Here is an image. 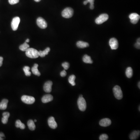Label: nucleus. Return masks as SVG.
Wrapping results in <instances>:
<instances>
[{
    "label": "nucleus",
    "mask_w": 140,
    "mask_h": 140,
    "mask_svg": "<svg viewBox=\"0 0 140 140\" xmlns=\"http://www.w3.org/2000/svg\"><path fill=\"white\" fill-rule=\"evenodd\" d=\"M38 67V65L37 64H34L33 67H32V71L33 74H34V75L39 76L40 75V73L37 69Z\"/></svg>",
    "instance_id": "a211bd4d"
},
{
    "label": "nucleus",
    "mask_w": 140,
    "mask_h": 140,
    "mask_svg": "<svg viewBox=\"0 0 140 140\" xmlns=\"http://www.w3.org/2000/svg\"><path fill=\"white\" fill-rule=\"evenodd\" d=\"M53 97L50 94L46 95L42 98V101L44 103H47L53 100Z\"/></svg>",
    "instance_id": "4468645a"
},
{
    "label": "nucleus",
    "mask_w": 140,
    "mask_h": 140,
    "mask_svg": "<svg viewBox=\"0 0 140 140\" xmlns=\"http://www.w3.org/2000/svg\"><path fill=\"white\" fill-rule=\"evenodd\" d=\"M109 44L112 50H116L118 48V42L116 38H111L109 40Z\"/></svg>",
    "instance_id": "9d476101"
},
{
    "label": "nucleus",
    "mask_w": 140,
    "mask_h": 140,
    "mask_svg": "<svg viewBox=\"0 0 140 140\" xmlns=\"http://www.w3.org/2000/svg\"><path fill=\"white\" fill-rule=\"evenodd\" d=\"M108 18L109 16L108 14H102L96 19L95 22L97 24L100 25L107 21Z\"/></svg>",
    "instance_id": "39448f33"
},
{
    "label": "nucleus",
    "mask_w": 140,
    "mask_h": 140,
    "mask_svg": "<svg viewBox=\"0 0 140 140\" xmlns=\"http://www.w3.org/2000/svg\"><path fill=\"white\" fill-rule=\"evenodd\" d=\"M34 121V122H37V120H36V119H35Z\"/></svg>",
    "instance_id": "37998d69"
},
{
    "label": "nucleus",
    "mask_w": 140,
    "mask_h": 140,
    "mask_svg": "<svg viewBox=\"0 0 140 140\" xmlns=\"http://www.w3.org/2000/svg\"><path fill=\"white\" fill-rule=\"evenodd\" d=\"M79 97H83V95H81L80 96H79Z\"/></svg>",
    "instance_id": "79ce46f5"
},
{
    "label": "nucleus",
    "mask_w": 140,
    "mask_h": 140,
    "mask_svg": "<svg viewBox=\"0 0 140 140\" xmlns=\"http://www.w3.org/2000/svg\"><path fill=\"white\" fill-rule=\"evenodd\" d=\"M83 60L84 63L86 64H91L93 62L91 57L87 55H85L83 56Z\"/></svg>",
    "instance_id": "aec40b11"
},
{
    "label": "nucleus",
    "mask_w": 140,
    "mask_h": 140,
    "mask_svg": "<svg viewBox=\"0 0 140 140\" xmlns=\"http://www.w3.org/2000/svg\"><path fill=\"white\" fill-rule=\"evenodd\" d=\"M3 117L2 118V123L6 124L8 123V119L10 116V114L9 112H4L3 114Z\"/></svg>",
    "instance_id": "dca6fc26"
},
{
    "label": "nucleus",
    "mask_w": 140,
    "mask_h": 140,
    "mask_svg": "<svg viewBox=\"0 0 140 140\" xmlns=\"http://www.w3.org/2000/svg\"><path fill=\"white\" fill-rule=\"evenodd\" d=\"M111 124V120L107 118L101 119L99 122V125L101 126H103V127L109 126Z\"/></svg>",
    "instance_id": "ddd939ff"
},
{
    "label": "nucleus",
    "mask_w": 140,
    "mask_h": 140,
    "mask_svg": "<svg viewBox=\"0 0 140 140\" xmlns=\"http://www.w3.org/2000/svg\"><path fill=\"white\" fill-rule=\"evenodd\" d=\"M5 134H4L3 133L0 132V137H5Z\"/></svg>",
    "instance_id": "f704fd0d"
},
{
    "label": "nucleus",
    "mask_w": 140,
    "mask_h": 140,
    "mask_svg": "<svg viewBox=\"0 0 140 140\" xmlns=\"http://www.w3.org/2000/svg\"><path fill=\"white\" fill-rule=\"evenodd\" d=\"M108 139V136L106 134H102L99 137L100 140H107Z\"/></svg>",
    "instance_id": "cd10ccee"
},
{
    "label": "nucleus",
    "mask_w": 140,
    "mask_h": 140,
    "mask_svg": "<svg viewBox=\"0 0 140 140\" xmlns=\"http://www.w3.org/2000/svg\"><path fill=\"white\" fill-rule=\"evenodd\" d=\"M140 134V131H134L130 135V139L132 140L137 139V138L139 137Z\"/></svg>",
    "instance_id": "2eb2a0df"
},
{
    "label": "nucleus",
    "mask_w": 140,
    "mask_h": 140,
    "mask_svg": "<svg viewBox=\"0 0 140 140\" xmlns=\"http://www.w3.org/2000/svg\"><path fill=\"white\" fill-rule=\"evenodd\" d=\"M29 45L25 42L24 44L21 45V46H20L19 48L20 50L22 51H26L29 48Z\"/></svg>",
    "instance_id": "a878e982"
},
{
    "label": "nucleus",
    "mask_w": 140,
    "mask_h": 140,
    "mask_svg": "<svg viewBox=\"0 0 140 140\" xmlns=\"http://www.w3.org/2000/svg\"><path fill=\"white\" fill-rule=\"evenodd\" d=\"M138 87L140 88V81L138 83Z\"/></svg>",
    "instance_id": "58836bf2"
},
{
    "label": "nucleus",
    "mask_w": 140,
    "mask_h": 140,
    "mask_svg": "<svg viewBox=\"0 0 140 140\" xmlns=\"http://www.w3.org/2000/svg\"><path fill=\"white\" fill-rule=\"evenodd\" d=\"M29 41H30V40L29 39H27V40H26V42H27H27H29Z\"/></svg>",
    "instance_id": "4c0bfd02"
},
{
    "label": "nucleus",
    "mask_w": 140,
    "mask_h": 140,
    "mask_svg": "<svg viewBox=\"0 0 140 140\" xmlns=\"http://www.w3.org/2000/svg\"><path fill=\"white\" fill-rule=\"evenodd\" d=\"M62 66L64 67L65 70H67L69 67V64L68 62H64L62 64Z\"/></svg>",
    "instance_id": "c756f323"
},
{
    "label": "nucleus",
    "mask_w": 140,
    "mask_h": 140,
    "mask_svg": "<svg viewBox=\"0 0 140 140\" xmlns=\"http://www.w3.org/2000/svg\"><path fill=\"white\" fill-rule=\"evenodd\" d=\"M25 52L26 56L31 59H36L39 56V52L34 48H29Z\"/></svg>",
    "instance_id": "f257e3e1"
},
{
    "label": "nucleus",
    "mask_w": 140,
    "mask_h": 140,
    "mask_svg": "<svg viewBox=\"0 0 140 140\" xmlns=\"http://www.w3.org/2000/svg\"><path fill=\"white\" fill-rule=\"evenodd\" d=\"M16 128H20L21 129H24L25 128V126L23 123H22L21 121L17 120L16 122Z\"/></svg>",
    "instance_id": "b1692460"
},
{
    "label": "nucleus",
    "mask_w": 140,
    "mask_h": 140,
    "mask_svg": "<svg viewBox=\"0 0 140 140\" xmlns=\"http://www.w3.org/2000/svg\"><path fill=\"white\" fill-rule=\"evenodd\" d=\"M30 68L28 66H25L23 68V70L25 75L27 76H31V72L29 71Z\"/></svg>",
    "instance_id": "bb28decb"
},
{
    "label": "nucleus",
    "mask_w": 140,
    "mask_h": 140,
    "mask_svg": "<svg viewBox=\"0 0 140 140\" xmlns=\"http://www.w3.org/2000/svg\"><path fill=\"white\" fill-rule=\"evenodd\" d=\"M113 91L115 98L118 100H121L123 98V95L120 87L118 85L115 86L113 88Z\"/></svg>",
    "instance_id": "f03ea898"
},
{
    "label": "nucleus",
    "mask_w": 140,
    "mask_h": 140,
    "mask_svg": "<svg viewBox=\"0 0 140 140\" xmlns=\"http://www.w3.org/2000/svg\"><path fill=\"white\" fill-rule=\"evenodd\" d=\"M129 18L130 19L131 23L133 24H137L140 18V15L136 13H133L129 15Z\"/></svg>",
    "instance_id": "1a4fd4ad"
},
{
    "label": "nucleus",
    "mask_w": 140,
    "mask_h": 140,
    "mask_svg": "<svg viewBox=\"0 0 140 140\" xmlns=\"http://www.w3.org/2000/svg\"><path fill=\"white\" fill-rule=\"evenodd\" d=\"M50 48L48 47L44 51H39V56L40 57H44L46 55H48V53L50 52Z\"/></svg>",
    "instance_id": "412c9836"
},
{
    "label": "nucleus",
    "mask_w": 140,
    "mask_h": 140,
    "mask_svg": "<svg viewBox=\"0 0 140 140\" xmlns=\"http://www.w3.org/2000/svg\"><path fill=\"white\" fill-rule=\"evenodd\" d=\"M126 75L128 78H130L133 76V70L131 67H128L126 69L125 72Z\"/></svg>",
    "instance_id": "5701e85b"
},
{
    "label": "nucleus",
    "mask_w": 140,
    "mask_h": 140,
    "mask_svg": "<svg viewBox=\"0 0 140 140\" xmlns=\"http://www.w3.org/2000/svg\"><path fill=\"white\" fill-rule=\"evenodd\" d=\"M76 79V76L75 75H72L70 76L69 78V82L72 86H75L76 83L75 82V80Z\"/></svg>",
    "instance_id": "393cba45"
},
{
    "label": "nucleus",
    "mask_w": 140,
    "mask_h": 140,
    "mask_svg": "<svg viewBox=\"0 0 140 140\" xmlns=\"http://www.w3.org/2000/svg\"><path fill=\"white\" fill-rule=\"evenodd\" d=\"M27 125L28 128H29L30 130H31L33 131L35 129V125L34 121L30 119L28 121Z\"/></svg>",
    "instance_id": "4be33fe9"
},
{
    "label": "nucleus",
    "mask_w": 140,
    "mask_h": 140,
    "mask_svg": "<svg viewBox=\"0 0 140 140\" xmlns=\"http://www.w3.org/2000/svg\"><path fill=\"white\" fill-rule=\"evenodd\" d=\"M23 102L27 104H32L34 103L35 99L34 97L27 96H23L21 98Z\"/></svg>",
    "instance_id": "423d86ee"
},
{
    "label": "nucleus",
    "mask_w": 140,
    "mask_h": 140,
    "mask_svg": "<svg viewBox=\"0 0 140 140\" xmlns=\"http://www.w3.org/2000/svg\"><path fill=\"white\" fill-rule=\"evenodd\" d=\"M48 124L49 126L52 129H55L57 127V124L55 121L54 118L53 117H50L48 119Z\"/></svg>",
    "instance_id": "f8f14e48"
},
{
    "label": "nucleus",
    "mask_w": 140,
    "mask_h": 140,
    "mask_svg": "<svg viewBox=\"0 0 140 140\" xmlns=\"http://www.w3.org/2000/svg\"><path fill=\"white\" fill-rule=\"evenodd\" d=\"M41 0H34V1H35L36 2H39Z\"/></svg>",
    "instance_id": "ea45409f"
},
{
    "label": "nucleus",
    "mask_w": 140,
    "mask_h": 140,
    "mask_svg": "<svg viewBox=\"0 0 140 140\" xmlns=\"http://www.w3.org/2000/svg\"><path fill=\"white\" fill-rule=\"evenodd\" d=\"M135 47L136 48H137V49H140V43L136 42V43L135 44Z\"/></svg>",
    "instance_id": "473e14b6"
},
{
    "label": "nucleus",
    "mask_w": 140,
    "mask_h": 140,
    "mask_svg": "<svg viewBox=\"0 0 140 140\" xmlns=\"http://www.w3.org/2000/svg\"><path fill=\"white\" fill-rule=\"evenodd\" d=\"M53 85L52 82L49 81L46 82L44 84V90L47 93H50L52 90V86Z\"/></svg>",
    "instance_id": "9b49d317"
},
{
    "label": "nucleus",
    "mask_w": 140,
    "mask_h": 140,
    "mask_svg": "<svg viewBox=\"0 0 140 140\" xmlns=\"http://www.w3.org/2000/svg\"><path fill=\"white\" fill-rule=\"evenodd\" d=\"M9 3L11 5H14L19 3V0H9Z\"/></svg>",
    "instance_id": "7c9ffc66"
},
{
    "label": "nucleus",
    "mask_w": 140,
    "mask_h": 140,
    "mask_svg": "<svg viewBox=\"0 0 140 140\" xmlns=\"http://www.w3.org/2000/svg\"><path fill=\"white\" fill-rule=\"evenodd\" d=\"M77 106L79 110L81 111H84L86 108V103L83 97H79L77 100Z\"/></svg>",
    "instance_id": "20e7f679"
},
{
    "label": "nucleus",
    "mask_w": 140,
    "mask_h": 140,
    "mask_svg": "<svg viewBox=\"0 0 140 140\" xmlns=\"http://www.w3.org/2000/svg\"><path fill=\"white\" fill-rule=\"evenodd\" d=\"M37 24L39 27L42 29H44L47 27L46 22L41 17H39L37 19Z\"/></svg>",
    "instance_id": "6e6552de"
},
{
    "label": "nucleus",
    "mask_w": 140,
    "mask_h": 140,
    "mask_svg": "<svg viewBox=\"0 0 140 140\" xmlns=\"http://www.w3.org/2000/svg\"><path fill=\"white\" fill-rule=\"evenodd\" d=\"M139 110L140 111V106L139 107Z\"/></svg>",
    "instance_id": "c03bdc74"
},
{
    "label": "nucleus",
    "mask_w": 140,
    "mask_h": 140,
    "mask_svg": "<svg viewBox=\"0 0 140 140\" xmlns=\"http://www.w3.org/2000/svg\"><path fill=\"white\" fill-rule=\"evenodd\" d=\"M74 15V10L71 8H67L62 11V15L63 17L66 18H71Z\"/></svg>",
    "instance_id": "7ed1b4c3"
},
{
    "label": "nucleus",
    "mask_w": 140,
    "mask_h": 140,
    "mask_svg": "<svg viewBox=\"0 0 140 140\" xmlns=\"http://www.w3.org/2000/svg\"><path fill=\"white\" fill-rule=\"evenodd\" d=\"M137 42L140 43V38H138V39H137Z\"/></svg>",
    "instance_id": "e433bc0d"
},
{
    "label": "nucleus",
    "mask_w": 140,
    "mask_h": 140,
    "mask_svg": "<svg viewBox=\"0 0 140 140\" xmlns=\"http://www.w3.org/2000/svg\"><path fill=\"white\" fill-rule=\"evenodd\" d=\"M66 75L67 72L65 70H64V71H62L60 72V76L62 77H65V76H66Z\"/></svg>",
    "instance_id": "2f4dec72"
},
{
    "label": "nucleus",
    "mask_w": 140,
    "mask_h": 140,
    "mask_svg": "<svg viewBox=\"0 0 140 140\" xmlns=\"http://www.w3.org/2000/svg\"><path fill=\"white\" fill-rule=\"evenodd\" d=\"M88 3V2H87V1H86V0L85 1H84L83 3L84 5H87V4Z\"/></svg>",
    "instance_id": "c9c22d12"
},
{
    "label": "nucleus",
    "mask_w": 140,
    "mask_h": 140,
    "mask_svg": "<svg viewBox=\"0 0 140 140\" xmlns=\"http://www.w3.org/2000/svg\"><path fill=\"white\" fill-rule=\"evenodd\" d=\"M8 100L6 99H4L2 100L0 103V109L1 110H5L7 108Z\"/></svg>",
    "instance_id": "6ab92c4d"
},
{
    "label": "nucleus",
    "mask_w": 140,
    "mask_h": 140,
    "mask_svg": "<svg viewBox=\"0 0 140 140\" xmlns=\"http://www.w3.org/2000/svg\"><path fill=\"white\" fill-rule=\"evenodd\" d=\"M20 21V19L19 17L16 16L13 18L11 24V28L13 30L16 31L17 30Z\"/></svg>",
    "instance_id": "0eeeda50"
},
{
    "label": "nucleus",
    "mask_w": 140,
    "mask_h": 140,
    "mask_svg": "<svg viewBox=\"0 0 140 140\" xmlns=\"http://www.w3.org/2000/svg\"><path fill=\"white\" fill-rule=\"evenodd\" d=\"M76 45L77 47L80 48H87L89 46V44L86 42L82 41H78L76 43Z\"/></svg>",
    "instance_id": "f3484780"
},
{
    "label": "nucleus",
    "mask_w": 140,
    "mask_h": 140,
    "mask_svg": "<svg viewBox=\"0 0 140 140\" xmlns=\"http://www.w3.org/2000/svg\"><path fill=\"white\" fill-rule=\"evenodd\" d=\"M88 3H90V9L91 10H93L94 8V2L95 0H86Z\"/></svg>",
    "instance_id": "c85d7f7f"
},
{
    "label": "nucleus",
    "mask_w": 140,
    "mask_h": 140,
    "mask_svg": "<svg viewBox=\"0 0 140 140\" xmlns=\"http://www.w3.org/2000/svg\"><path fill=\"white\" fill-rule=\"evenodd\" d=\"M3 140V138L1 137H0V140Z\"/></svg>",
    "instance_id": "a19ab883"
},
{
    "label": "nucleus",
    "mask_w": 140,
    "mask_h": 140,
    "mask_svg": "<svg viewBox=\"0 0 140 140\" xmlns=\"http://www.w3.org/2000/svg\"><path fill=\"white\" fill-rule=\"evenodd\" d=\"M3 58L2 57H0V67L3 65Z\"/></svg>",
    "instance_id": "72a5a7b5"
}]
</instances>
